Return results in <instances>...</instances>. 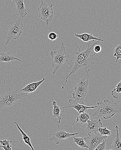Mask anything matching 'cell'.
<instances>
[{"instance_id": "ba28073f", "label": "cell", "mask_w": 121, "mask_h": 150, "mask_svg": "<svg viewBox=\"0 0 121 150\" xmlns=\"http://www.w3.org/2000/svg\"><path fill=\"white\" fill-rule=\"evenodd\" d=\"M87 134L88 136L84 137V139L89 147L88 149L89 150H95L99 144L106 139L108 136L102 135L98 131L89 132Z\"/></svg>"}, {"instance_id": "484cf974", "label": "cell", "mask_w": 121, "mask_h": 150, "mask_svg": "<svg viewBox=\"0 0 121 150\" xmlns=\"http://www.w3.org/2000/svg\"><path fill=\"white\" fill-rule=\"evenodd\" d=\"M106 139L105 140L101 143L98 145L95 150H106Z\"/></svg>"}, {"instance_id": "9a60e30c", "label": "cell", "mask_w": 121, "mask_h": 150, "mask_svg": "<svg viewBox=\"0 0 121 150\" xmlns=\"http://www.w3.org/2000/svg\"><path fill=\"white\" fill-rule=\"evenodd\" d=\"M75 36L77 38L80 39L81 40L85 42H89L91 40H100L101 41H104V40L101 39V35H100L99 37H94L93 35L92 34H89V33H85L81 34H78L76 33H75Z\"/></svg>"}, {"instance_id": "7402d4cb", "label": "cell", "mask_w": 121, "mask_h": 150, "mask_svg": "<svg viewBox=\"0 0 121 150\" xmlns=\"http://www.w3.org/2000/svg\"><path fill=\"white\" fill-rule=\"evenodd\" d=\"M121 93V79L120 82L117 84L115 88L111 91V95L115 99H118Z\"/></svg>"}, {"instance_id": "d6986e66", "label": "cell", "mask_w": 121, "mask_h": 150, "mask_svg": "<svg viewBox=\"0 0 121 150\" xmlns=\"http://www.w3.org/2000/svg\"><path fill=\"white\" fill-rule=\"evenodd\" d=\"M14 122V123L16 124V125H17V127L18 129L20 132L21 134H22V139H23L24 142L26 144H27L28 145H29V146L30 147V148L32 150H34V149L33 148L32 144H31V142L30 139L29 137L28 136V135H27V134H26V133L23 131V130H22V129L20 127V126H19L17 122Z\"/></svg>"}, {"instance_id": "d4e9b609", "label": "cell", "mask_w": 121, "mask_h": 150, "mask_svg": "<svg viewBox=\"0 0 121 150\" xmlns=\"http://www.w3.org/2000/svg\"><path fill=\"white\" fill-rule=\"evenodd\" d=\"M58 37V35L54 32L50 33L48 35V38L51 41L55 40Z\"/></svg>"}, {"instance_id": "4316f807", "label": "cell", "mask_w": 121, "mask_h": 150, "mask_svg": "<svg viewBox=\"0 0 121 150\" xmlns=\"http://www.w3.org/2000/svg\"><path fill=\"white\" fill-rule=\"evenodd\" d=\"M101 46L99 44H96L94 46V50L95 53H99L101 52Z\"/></svg>"}, {"instance_id": "5bb4252c", "label": "cell", "mask_w": 121, "mask_h": 150, "mask_svg": "<svg viewBox=\"0 0 121 150\" xmlns=\"http://www.w3.org/2000/svg\"><path fill=\"white\" fill-rule=\"evenodd\" d=\"M45 81V78H43L42 80L36 82H33L29 83L26 85L25 87L21 90L22 92L24 93H31L35 91L38 88V87L43 83V82Z\"/></svg>"}, {"instance_id": "cb8c5ba5", "label": "cell", "mask_w": 121, "mask_h": 150, "mask_svg": "<svg viewBox=\"0 0 121 150\" xmlns=\"http://www.w3.org/2000/svg\"><path fill=\"white\" fill-rule=\"evenodd\" d=\"M98 132L101 133V134L103 135H107V136H112L115 137L113 132L111 131L110 130L107 129L106 127H100L98 129Z\"/></svg>"}, {"instance_id": "44dd1931", "label": "cell", "mask_w": 121, "mask_h": 150, "mask_svg": "<svg viewBox=\"0 0 121 150\" xmlns=\"http://www.w3.org/2000/svg\"><path fill=\"white\" fill-rule=\"evenodd\" d=\"M12 141L8 140L6 139H3L2 140H0V148H2L4 150H11L12 145H11V143H12Z\"/></svg>"}, {"instance_id": "2e32d148", "label": "cell", "mask_w": 121, "mask_h": 150, "mask_svg": "<svg viewBox=\"0 0 121 150\" xmlns=\"http://www.w3.org/2000/svg\"><path fill=\"white\" fill-rule=\"evenodd\" d=\"M14 60L21 61V60L17 58L14 54L10 52H1L0 53V62H8Z\"/></svg>"}, {"instance_id": "9c48e42d", "label": "cell", "mask_w": 121, "mask_h": 150, "mask_svg": "<svg viewBox=\"0 0 121 150\" xmlns=\"http://www.w3.org/2000/svg\"><path fill=\"white\" fill-rule=\"evenodd\" d=\"M79 132L70 133L66 132V131L62 130H58L57 132L53 134V136L50 139L51 140H54L56 144H58L60 142L64 141L66 139H68L72 136L77 135Z\"/></svg>"}, {"instance_id": "6da1fadb", "label": "cell", "mask_w": 121, "mask_h": 150, "mask_svg": "<svg viewBox=\"0 0 121 150\" xmlns=\"http://www.w3.org/2000/svg\"><path fill=\"white\" fill-rule=\"evenodd\" d=\"M100 41H101L97 40V41L92 45L90 44L89 42L87 43V49L85 51L81 50L79 45L77 43H75L77 48L78 50V51L76 52V55L75 57L70 56L69 59L67 63V64L69 65L67 68L71 70V71L67 76H66L65 81L62 86V89L64 88L65 85L67 82L69 78L72 74H75V73L79 69L82 68L83 69L86 73L87 76H89L90 70L88 69V64H92L94 65V63L93 62V60L97 59V58H94V57L96 53L92 54V52L93 50H94V46L96 44H100Z\"/></svg>"}, {"instance_id": "7c38bea8", "label": "cell", "mask_w": 121, "mask_h": 150, "mask_svg": "<svg viewBox=\"0 0 121 150\" xmlns=\"http://www.w3.org/2000/svg\"><path fill=\"white\" fill-rule=\"evenodd\" d=\"M15 2L16 4V12L17 16L23 19L27 15V9L25 8L24 0H12Z\"/></svg>"}, {"instance_id": "ac0fdd59", "label": "cell", "mask_w": 121, "mask_h": 150, "mask_svg": "<svg viewBox=\"0 0 121 150\" xmlns=\"http://www.w3.org/2000/svg\"><path fill=\"white\" fill-rule=\"evenodd\" d=\"M115 129L116 130V134L115 136L114 139L113 143H112V147L113 149L114 150H121V139L120 138V133L119 132V129H120L118 125H116Z\"/></svg>"}, {"instance_id": "30bf717a", "label": "cell", "mask_w": 121, "mask_h": 150, "mask_svg": "<svg viewBox=\"0 0 121 150\" xmlns=\"http://www.w3.org/2000/svg\"><path fill=\"white\" fill-rule=\"evenodd\" d=\"M68 101L70 103V105L64 106L63 108L65 109L67 107H72L76 110L78 112V113H82V112L87 111V109H94V108L97 107V106H85V104L78 103L74 99V100L70 99V100H69Z\"/></svg>"}, {"instance_id": "7a4b0ae2", "label": "cell", "mask_w": 121, "mask_h": 150, "mask_svg": "<svg viewBox=\"0 0 121 150\" xmlns=\"http://www.w3.org/2000/svg\"><path fill=\"white\" fill-rule=\"evenodd\" d=\"M98 108L93 116L102 117L105 120L111 119L116 113L121 115V108L117 103L105 99L103 102L97 103Z\"/></svg>"}, {"instance_id": "4fadbf2b", "label": "cell", "mask_w": 121, "mask_h": 150, "mask_svg": "<svg viewBox=\"0 0 121 150\" xmlns=\"http://www.w3.org/2000/svg\"><path fill=\"white\" fill-rule=\"evenodd\" d=\"M53 105V117L57 118L58 120V128H59V124L61 122V119H62V115L61 113L64 112V108H61L57 104L55 101H53L52 102Z\"/></svg>"}, {"instance_id": "277c9868", "label": "cell", "mask_w": 121, "mask_h": 150, "mask_svg": "<svg viewBox=\"0 0 121 150\" xmlns=\"http://www.w3.org/2000/svg\"><path fill=\"white\" fill-rule=\"evenodd\" d=\"M50 56L52 59L51 67L53 68V75H55L59 69L66 64L70 57L69 52L67 53L65 45L64 42H61L60 49L57 51H52L50 52Z\"/></svg>"}, {"instance_id": "8992f818", "label": "cell", "mask_w": 121, "mask_h": 150, "mask_svg": "<svg viewBox=\"0 0 121 150\" xmlns=\"http://www.w3.org/2000/svg\"><path fill=\"white\" fill-rule=\"evenodd\" d=\"M21 18L20 17L17 20L12 21L10 23L6 45L9 44L11 40H17L21 35L22 29L24 28V24Z\"/></svg>"}, {"instance_id": "8fae6325", "label": "cell", "mask_w": 121, "mask_h": 150, "mask_svg": "<svg viewBox=\"0 0 121 150\" xmlns=\"http://www.w3.org/2000/svg\"><path fill=\"white\" fill-rule=\"evenodd\" d=\"M100 127H103V125L101 119L95 120H94L93 117H92L91 120H88L87 122L86 127L87 134L97 131H98V128Z\"/></svg>"}, {"instance_id": "5b68a950", "label": "cell", "mask_w": 121, "mask_h": 150, "mask_svg": "<svg viewBox=\"0 0 121 150\" xmlns=\"http://www.w3.org/2000/svg\"><path fill=\"white\" fill-rule=\"evenodd\" d=\"M89 81L85 77L78 80L77 83L74 86L73 92L72 93L73 98L78 103L85 104L84 100L88 92Z\"/></svg>"}, {"instance_id": "e0dca14e", "label": "cell", "mask_w": 121, "mask_h": 150, "mask_svg": "<svg viewBox=\"0 0 121 150\" xmlns=\"http://www.w3.org/2000/svg\"><path fill=\"white\" fill-rule=\"evenodd\" d=\"M93 117V115L92 113H88L87 112L85 111V112L79 113L77 117V123L79 122L81 124H84L87 123L88 120H91Z\"/></svg>"}, {"instance_id": "603a6c76", "label": "cell", "mask_w": 121, "mask_h": 150, "mask_svg": "<svg viewBox=\"0 0 121 150\" xmlns=\"http://www.w3.org/2000/svg\"><path fill=\"white\" fill-rule=\"evenodd\" d=\"M115 48L111 49L113 51L114 56L116 57V61L115 62H117L118 60L121 59V43L118 45H115Z\"/></svg>"}, {"instance_id": "3957f363", "label": "cell", "mask_w": 121, "mask_h": 150, "mask_svg": "<svg viewBox=\"0 0 121 150\" xmlns=\"http://www.w3.org/2000/svg\"><path fill=\"white\" fill-rule=\"evenodd\" d=\"M5 84L4 81V86L0 89V108L13 106L18 100L28 96L27 93L19 92L18 89L13 91L10 88H5Z\"/></svg>"}, {"instance_id": "52a82bcc", "label": "cell", "mask_w": 121, "mask_h": 150, "mask_svg": "<svg viewBox=\"0 0 121 150\" xmlns=\"http://www.w3.org/2000/svg\"><path fill=\"white\" fill-rule=\"evenodd\" d=\"M53 5L52 4L46 3L41 0V4L38 8L39 18L45 22L47 26H48L50 22L53 21Z\"/></svg>"}, {"instance_id": "ffe728a7", "label": "cell", "mask_w": 121, "mask_h": 150, "mask_svg": "<svg viewBox=\"0 0 121 150\" xmlns=\"http://www.w3.org/2000/svg\"><path fill=\"white\" fill-rule=\"evenodd\" d=\"M74 142L81 148H86L88 149V145L86 143L85 141L84 137H74L73 138Z\"/></svg>"}]
</instances>
